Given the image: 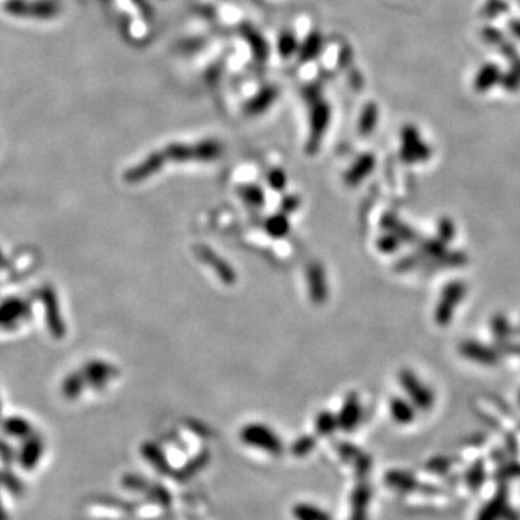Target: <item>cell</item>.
<instances>
[{
	"label": "cell",
	"instance_id": "33",
	"mask_svg": "<svg viewBox=\"0 0 520 520\" xmlns=\"http://www.w3.org/2000/svg\"><path fill=\"white\" fill-rule=\"evenodd\" d=\"M268 181H269L271 187L275 191H282L285 188V185H286V175H285V172L282 169H279V168L272 169L269 172V175H268Z\"/></svg>",
	"mask_w": 520,
	"mask_h": 520
},
{
	"label": "cell",
	"instance_id": "24",
	"mask_svg": "<svg viewBox=\"0 0 520 520\" xmlns=\"http://www.w3.org/2000/svg\"><path fill=\"white\" fill-rule=\"evenodd\" d=\"M490 327H491V333H493L495 338L500 344H504L513 333L510 321L507 320V316L504 314H496L493 318H491Z\"/></svg>",
	"mask_w": 520,
	"mask_h": 520
},
{
	"label": "cell",
	"instance_id": "38",
	"mask_svg": "<svg viewBox=\"0 0 520 520\" xmlns=\"http://www.w3.org/2000/svg\"><path fill=\"white\" fill-rule=\"evenodd\" d=\"M0 415H2V404H0Z\"/></svg>",
	"mask_w": 520,
	"mask_h": 520
},
{
	"label": "cell",
	"instance_id": "15",
	"mask_svg": "<svg viewBox=\"0 0 520 520\" xmlns=\"http://www.w3.org/2000/svg\"><path fill=\"white\" fill-rule=\"evenodd\" d=\"M376 165V158L373 154H364L361 155L353 165L352 168L347 171L345 177H344V182L350 187L357 185L359 182H361L367 175H370V172L374 169Z\"/></svg>",
	"mask_w": 520,
	"mask_h": 520
},
{
	"label": "cell",
	"instance_id": "26",
	"mask_svg": "<svg viewBox=\"0 0 520 520\" xmlns=\"http://www.w3.org/2000/svg\"><path fill=\"white\" fill-rule=\"evenodd\" d=\"M385 227L388 231H390L392 235H395L399 240H407V242H414L416 237V235L414 233V230H411L407 224L400 223L396 217H386L383 221Z\"/></svg>",
	"mask_w": 520,
	"mask_h": 520
},
{
	"label": "cell",
	"instance_id": "30",
	"mask_svg": "<svg viewBox=\"0 0 520 520\" xmlns=\"http://www.w3.org/2000/svg\"><path fill=\"white\" fill-rule=\"evenodd\" d=\"M455 237V225L450 218H441L438 223V239L444 243L451 242Z\"/></svg>",
	"mask_w": 520,
	"mask_h": 520
},
{
	"label": "cell",
	"instance_id": "2",
	"mask_svg": "<svg viewBox=\"0 0 520 520\" xmlns=\"http://www.w3.org/2000/svg\"><path fill=\"white\" fill-rule=\"evenodd\" d=\"M223 154V144L218 140L207 139L201 140L194 144L185 143H172L163 151L165 159H172L177 162H187V161H202L210 162L216 161Z\"/></svg>",
	"mask_w": 520,
	"mask_h": 520
},
{
	"label": "cell",
	"instance_id": "29",
	"mask_svg": "<svg viewBox=\"0 0 520 520\" xmlns=\"http://www.w3.org/2000/svg\"><path fill=\"white\" fill-rule=\"evenodd\" d=\"M142 452H143V457L147 458L155 469L165 470V467H166L165 466V462H166L165 455L162 454V451L155 444H151V442L144 444L143 448H142Z\"/></svg>",
	"mask_w": 520,
	"mask_h": 520
},
{
	"label": "cell",
	"instance_id": "31",
	"mask_svg": "<svg viewBox=\"0 0 520 520\" xmlns=\"http://www.w3.org/2000/svg\"><path fill=\"white\" fill-rule=\"evenodd\" d=\"M338 425L337 418H334L331 414L324 412L316 419V429L320 433H330L331 431L335 429V426Z\"/></svg>",
	"mask_w": 520,
	"mask_h": 520
},
{
	"label": "cell",
	"instance_id": "7",
	"mask_svg": "<svg viewBox=\"0 0 520 520\" xmlns=\"http://www.w3.org/2000/svg\"><path fill=\"white\" fill-rule=\"evenodd\" d=\"M242 438L244 442L268 450L269 452L278 454L282 450V444L275 433L264 425H249L243 429Z\"/></svg>",
	"mask_w": 520,
	"mask_h": 520
},
{
	"label": "cell",
	"instance_id": "28",
	"mask_svg": "<svg viewBox=\"0 0 520 520\" xmlns=\"http://www.w3.org/2000/svg\"><path fill=\"white\" fill-rule=\"evenodd\" d=\"M239 194H240V197H242L246 202H249L250 206H254V207L264 206V202H265L264 191H262V188L257 187V185H253V184L243 185V187L239 190Z\"/></svg>",
	"mask_w": 520,
	"mask_h": 520
},
{
	"label": "cell",
	"instance_id": "20",
	"mask_svg": "<svg viewBox=\"0 0 520 520\" xmlns=\"http://www.w3.org/2000/svg\"><path fill=\"white\" fill-rule=\"evenodd\" d=\"M45 307L47 311L49 312L48 316V323H49V328L51 333L55 334V337H61L64 334V323L61 320L60 315V308H58V304L55 301V294L51 291V289H47L45 291Z\"/></svg>",
	"mask_w": 520,
	"mask_h": 520
},
{
	"label": "cell",
	"instance_id": "22",
	"mask_svg": "<svg viewBox=\"0 0 520 520\" xmlns=\"http://www.w3.org/2000/svg\"><path fill=\"white\" fill-rule=\"evenodd\" d=\"M0 488L6 490L8 493L16 497H20L25 493V484L22 480L8 469L0 470Z\"/></svg>",
	"mask_w": 520,
	"mask_h": 520
},
{
	"label": "cell",
	"instance_id": "11",
	"mask_svg": "<svg viewBox=\"0 0 520 520\" xmlns=\"http://www.w3.org/2000/svg\"><path fill=\"white\" fill-rule=\"evenodd\" d=\"M195 252H197L198 257L202 260V262L210 265L213 268V271L220 276V279L224 283H233L236 280L235 271L227 265L225 260L218 257L211 249H209L206 246H197Z\"/></svg>",
	"mask_w": 520,
	"mask_h": 520
},
{
	"label": "cell",
	"instance_id": "19",
	"mask_svg": "<svg viewBox=\"0 0 520 520\" xmlns=\"http://www.w3.org/2000/svg\"><path fill=\"white\" fill-rule=\"evenodd\" d=\"M2 429L5 431L6 435L13 437V438H20V440L31 437L34 433L32 425L29 423L25 418H20V416H11V418L4 419Z\"/></svg>",
	"mask_w": 520,
	"mask_h": 520
},
{
	"label": "cell",
	"instance_id": "34",
	"mask_svg": "<svg viewBox=\"0 0 520 520\" xmlns=\"http://www.w3.org/2000/svg\"><path fill=\"white\" fill-rule=\"evenodd\" d=\"M399 246H400V240L395 236V235H386V236H383L382 239H379V242H378V247L382 250V252H385V253H392V252H395V250H397L399 249Z\"/></svg>",
	"mask_w": 520,
	"mask_h": 520
},
{
	"label": "cell",
	"instance_id": "21",
	"mask_svg": "<svg viewBox=\"0 0 520 520\" xmlns=\"http://www.w3.org/2000/svg\"><path fill=\"white\" fill-rule=\"evenodd\" d=\"M390 414L393 419L399 423H409L415 418V409L412 404L400 397H395L390 400Z\"/></svg>",
	"mask_w": 520,
	"mask_h": 520
},
{
	"label": "cell",
	"instance_id": "23",
	"mask_svg": "<svg viewBox=\"0 0 520 520\" xmlns=\"http://www.w3.org/2000/svg\"><path fill=\"white\" fill-rule=\"evenodd\" d=\"M85 386H87V383L84 380L82 373L77 371V373H71V374L67 376V378L63 382L61 390H63V395L67 399H77L81 395V392L84 390Z\"/></svg>",
	"mask_w": 520,
	"mask_h": 520
},
{
	"label": "cell",
	"instance_id": "14",
	"mask_svg": "<svg viewBox=\"0 0 520 520\" xmlns=\"http://www.w3.org/2000/svg\"><path fill=\"white\" fill-rule=\"evenodd\" d=\"M307 280L312 301L316 304H323L328 292L324 269L320 265H311L307 272Z\"/></svg>",
	"mask_w": 520,
	"mask_h": 520
},
{
	"label": "cell",
	"instance_id": "37",
	"mask_svg": "<svg viewBox=\"0 0 520 520\" xmlns=\"http://www.w3.org/2000/svg\"><path fill=\"white\" fill-rule=\"evenodd\" d=\"M0 520H9V514L6 512V507L4 504L2 497H0Z\"/></svg>",
	"mask_w": 520,
	"mask_h": 520
},
{
	"label": "cell",
	"instance_id": "9",
	"mask_svg": "<svg viewBox=\"0 0 520 520\" xmlns=\"http://www.w3.org/2000/svg\"><path fill=\"white\" fill-rule=\"evenodd\" d=\"M81 373L84 376L85 383L96 389L104 388L114 378V376L118 374V371H116V369L111 364L106 361H100V360L87 363Z\"/></svg>",
	"mask_w": 520,
	"mask_h": 520
},
{
	"label": "cell",
	"instance_id": "13",
	"mask_svg": "<svg viewBox=\"0 0 520 520\" xmlns=\"http://www.w3.org/2000/svg\"><path fill=\"white\" fill-rule=\"evenodd\" d=\"M163 161H165L163 152H156V154L149 155L147 159L142 161V163L136 165L135 168H132L126 173V181L139 182V181L149 178L151 175H154L155 172H158L162 168Z\"/></svg>",
	"mask_w": 520,
	"mask_h": 520
},
{
	"label": "cell",
	"instance_id": "39",
	"mask_svg": "<svg viewBox=\"0 0 520 520\" xmlns=\"http://www.w3.org/2000/svg\"><path fill=\"white\" fill-rule=\"evenodd\" d=\"M519 403H520V393H519Z\"/></svg>",
	"mask_w": 520,
	"mask_h": 520
},
{
	"label": "cell",
	"instance_id": "18",
	"mask_svg": "<svg viewBox=\"0 0 520 520\" xmlns=\"http://www.w3.org/2000/svg\"><path fill=\"white\" fill-rule=\"evenodd\" d=\"M379 122V107L376 103L369 101L366 103V106L363 107L361 113H360V119L357 123V130L361 136H369L374 132L376 126H378Z\"/></svg>",
	"mask_w": 520,
	"mask_h": 520
},
{
	"label": "cell",
	"instance_id": "1",
	"mask_svg": "<svg viewBox=\"0 0 520 520\" xmlns=\"http://www.w3.org/2000/svg\"><path fill=\"white\" fill-rule=\"evenodd\" d=\"M309 109V133L307 142V152L314 155L321 147L323 137L326 136L330 122H331V107L326 99H323V92L318 85L312 84L304 93Z\"/></svg>",
	"mask_w": 520,
	"mask_h": 520
},
{
	"label": "cell",
	"instance_id": "6",
	"mask_svg": "<svg viewBox=\"0 0 520 520\" xmlns=\"http://www.w3.org/2000/svg\"><path fill=\"white\" fill-rule=\"evenodd\" d=\"M458 352L469 361L477 363L480 366H496L500 359L499 352L496 349L476 340H467L464 342H461Z\"/></svg>",
	"mask_w": 520,
	"mask_h": 520
},
{
	"label": "cell",
	"instance_id": "17",
	"mask_svg": "<svg viewBox=\"0 0 520 520\" xmlns=\"http://www.w3.org/2000/svg\"><path fill=\"white\" fill-rule=\"evenodd\" d=\"M323 47H324L323 35L316 31L311 32L298 48L299 61L308 63V61L315 60V58L323 51Z\"/></svg>",
	"mask_w": 520,
	"mask_h": 520
},
{
	"label": "cell",
	"instance_id": "25",
	"mask_svg": "<svg viewBox=\"0 0 520 520\" xmlns=\"http://www.w3.org/2000/svg\"><path fill=\"white\" fill-rule=\"evenodd\" d=\"M289 221L286 218L285 214H275L272 217H269L265 223V228L266 233L275 239H282L287 235L289 231Z\"/></svg>",
	"mask_w": 520,
	"mask_h": 520
},
{
	"label": "cell",
	"instance_id": "4",
	"mask_svg": "<svg viewBox=\"0 0 520 520\" xmlns=\"http://www.w3.org/2000/svg\"><path fill=\"white\" fill-rule=\"evenodd\" d=\"M431 148L426 144L418 129L404 126L400 133V158L407 163H421L431 158Z\"/></svg>",
	"mask_w": 520,
	"mask_h": 520
},
{
	"label": "cell",
	"instance_id": "12",
	"mask_svg": "<svg viewBox=\"0 0 520 520\" xmlns=\"http://www.w3.org/2000/svg\"><path fill=\"white\" fill-rule=\"evenodd\" d=\"M278 99V90L273 85H265L260 89L244 106V113L249 116H259L268 111Z\"/></svg>",
	"mask_w": 520,
	"mask_h": 520
},
{
	"label": "cell",
	"instance_id": "35",
	"mask_svg": "<svg viewBox=\"0 0 520 520\" xmlns=\"http://www.w3.org/2000/svg\"><path fill=\"white\" fill-rule=\"evenodd\" d=\"M299 206V198L298 197H286L283 201H282V210L283 213H292L298 209Z\"/></svg>",
	"mask_w": 520,
	"mask_h": 520
},
{
	"label": "cell",
	"instance_id": "32",
	"mask_svg": "<svg viewBox=\"0 0 520 520\" xmlns=\"http://www.w3.org/2000/svg\"><path fill=\"white\" fill-rule=\"evenodd\" d=\"M16 457H18V452L15 451V448L8 441L0 440V461H2L4 464L8 467L13 464V462L16 461Z\"/></svg>",
	"mask_w": 520,
	"mask_h": 520
},
{
	"label": "cell",
	"instance_id": "10",
	"mask_svg": "<svg viewBox=\"0 0 520 520\" xmlns=\"http://www.w3.org/2000/svg\"><path fill=\"white\" fill-rule=\"evenodd\" d=\"M29 307L20 299L6 301L0 305V328H15L29 316Z\"/></svg>",
	"mask_w": 520,
	"mask_h": 520
},
{
	"label": "cell",
	"instance_id": "5",
	"mask_svg": "<svg viewBox=\"0 0 520 520\" xmlns=\"http://www.w3.org/2000/svg\"><path fill=\"white\" fill-rule=\"evenodd\" d=\"M399 382L403 390H407L408 396L415 403L416 408L422 411H428L432 408L433 402H435V395H433L431 388L426 386L414 371L408 369L402 370L399 374Z\"/></svg>",
	"mask_w": 520,
	"mask_h": 520
},
{
	"label": "cell",
	"instance_id": "8",
	"mask_svg": "<svg viewBox=\"0 0 520 520\" xmlns=\"http://www.w3.org/2000/svg\"><path fill=\"white\" fill-rule=\"evenodd\" d=\"M44 450H45V442L42 437L38 435V433H32L31 437L23 440V445L18 451V457H16L18 464L23 470H34L38 466L41 457L44 455Z\"/></svg>",
	"mask_w": 520,
	"mask_h": 520
},
{
	"label": "cell",
	"instance_id": "36",
	"mask_svg": "<svg viewBox=\"0 0 520 520\" xmlns=\"http://www.w3.org/2000/svg\"><path fill=\"white\" fill-rule=\"evenodd\" d=\"M506 352H509L510 354H516L520 356V344H502Z\"/></svg>",
	"mask_w": 520,
	"mask_h": 520
},
{
	"label": "cell",
	"instance_id": "3",
	"mask_svg": "<svg viewBox=\"0 0 520 520\" xmlns=\"http://www.w3.org/2000/svg\"><path fill=\"white\" fill-rule=\"evenodd\" d=\"M467 291H469V287L466 282H461V280L448 282L442 287L441 295L435 307V314H433V316H435V323L440 327L450 326V323L452 321V318L455 315L457 308L467 297Z\"/></svg>",
	"mask_w": 520,
	"mask_h": 520
},
{
	"label": "cell",
	"instance_id": "27",
	"mask_svg": "<svg viewBox=\"0 0 520 520\" xmlns=\"http://www.w3.org/2000/svg\"><path fill=\"white\" fill-rule=\"evenodd\" d=\"M299 44L297 37L292 32H282L278 38V52L280 54V56L287 58L292 56L295 52H298Z\"/></svg>",
	"mask_w": 520,
	"mask_h": 520
},
{
	"label": "cell",
	"instance_id": "16",
	"mask_svg": "<svg viewBox=\"0 0 520 520\" xmlns=\"http://www.w3.org/2000/svg\"><path fill=\"white\" fill-rule=\"evenodd\" d=\"M360 415H361L360 402L356 395H352L345 399L342 408H341V412L337 418V422L342 429L352 431L360 421Z\"/></svg>",
	"mask_w": 520,
	"mask_h": 520
}]
</instances>
